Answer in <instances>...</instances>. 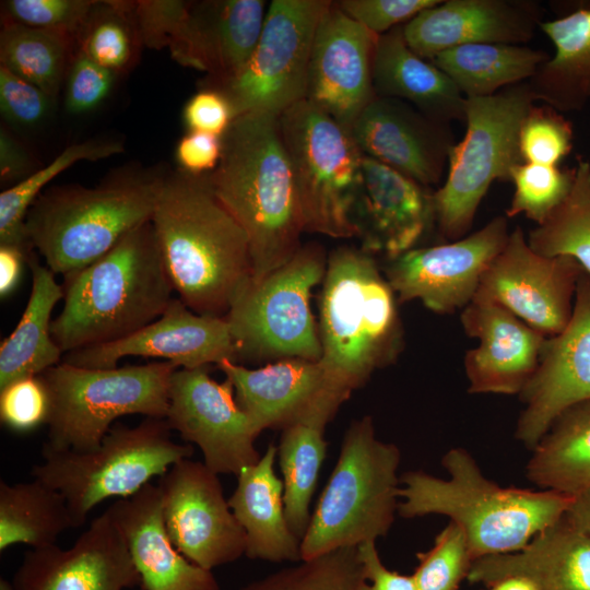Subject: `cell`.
Segmentation results:
<instances>
[{
	"label": "cell",
	"instance_id": "cell-37",
	"mask_svg": "<svg viewBox=\"0 0 590 590\" xmlns=\"http://www.w3.org/2000/svg\"><path fill=\"white\" fill-rule=\"evenodd\" d=\"M329 421L312 417L283 429L278 455L283 475L284 514L291 531L302 540L310 522L309 504L326 457L323 430Z\"/></svg>",
	"mask_w": 590,
	"mask_h": 590
},
{
	"label": "cell",
	"instance_id": "cell-17",
	"mask_svg": "<svg viewBox=\"0 0 590 590\" xmlns=\"http://www.w3.org/2000/svg\"><path fill=\"white\" fill-rule=\"evenodd\" d=\"M165 420L200 448L203 463L216 474L237 475L260 459L255 448L259 433L237 403L232 382L211 378L208 366L173 373Z\"/></svg>",
	"mask_w": 590,
	"mask_h": 590
},
{
	"label": "cell",
	"instance_id": "cell-45",
	"mask_svg": "<svg viewBox=\"0 0 590 590\" xmlns=\"http://www.w3.org/2000/svg\"><path fill=\"white\" fill-rule=\"evenodd\" d=\"M573 128L555 108L532 105L519 130L523 163L558 166L573 148Z\"/></svg>",
	"mask_w": 590,
	"mask_h": 590
},
{
	"label": "cell",
	"instance_id": "cell-43",
	"mask_svg": "<svg viewBox=\"0 0 590 590\" xmlns=\"http://www.w3.org/2000/svg\"><path fill=\"white\" fill-rule=\"evenodd\" d=\"M575 168L520 163L511 170L514 196L506 217L523 214L542 224L566 198L574 182Z\"/></svg>",
	"mask_w": 590,
	"mask_h": 590
},
{
	"label": "cell",
	"instance_id": "cell-36",
	"mask_svg": "<svg viewBox=\"0 0 590 590\" xmlns=\"http://www.w3.org/2000/svg\"><path fill=\"white\" fill-rule=\"evenodd\" d=\"M76 528L64 497L34 479L0 482V552L16 544L39 548L57 544L66 530Z\"/></svg>",
	"mask_w": 590,
	"mask_h": 590
},
{
	"label": "cell",
	"instance_id": "cell-38",
	"mask_svg": "<svg viewBox=\"0 0 590 590\" xmlns=\"http://www.w3.org/2000/svg\"><path fill=\"white\" fill-rule=\"evenodd\" d=\"M73 40L60 33L5 22L0 33L1 66L55 101L66 79Z\"/></svg>",
	"mask_w": 590,
	"mask_h": 590
},
{
	"label": "cell",
	"instance_id": "cell-5",
	"mask_svg": "<svg viewBox=\"0 0 590 590\" xmlns=\"http://www.w3.org/2000/svg\"><path fill=\"white\" fill-rule=\"evenodd\" d=\"M319 300V362L349 396L398 358L403 328L398 298L375 256L339 247L327 259Z\"/></svg>",
	"mask_w": 590,
	"mask_h": 590
},
{
	"label": "cell",
	"instance_id": "cell-3",
	"mask_svg": "<svg viewBox=\"0 0 590 590\" xmlns=\"http://www.w3.org/2000/svg\"><path fill=\"white\" fill-rule=\"evenodd\" d=\"M441 464L447 479L422 471L400 477L398 514L448 517L465 535L473 562L522 550L560 519L573 500L555 491L500 486L461 447L448 450Z\"/></svg>",
	"mask_w": 590,
	"mask_h": 590
},
{
	"label": "cell",
	"instance_id": "cell-31",
	"mask_svg": "<svg viewBox=\"0 0 590 590\" xmlns=\"http://www.w3.org/2000/svg\"><path fill=\"white\" fill-rule=\"evenodd\" d=\"M278 447L243 468L229 507L247 536L246 556L268 562H298L300 540L291 531L283 504V481L274 472Z\"/></svg>",
	"mask_w": 590,
	"mask_h": 590
},
{
	"label": "cell",
	"instance_id": "cell-57",
	"mask_svg": "<svg viewBox=\"0 0 590 590\" xmlns=\"http://www.w3.org/2000/svg\"><path fill=\"white\" fill-rule=\"evenodd\" d=\"M567 515L590 534V488L573 496Z\"/></svg>",
	"mask_w": 590,
	"mask_h": 590
},
{
	"label": "cell",
	"instance_id": "cell-15",
	"mask_svg": "<svg viewBox=\"0 0 590 590\" xmlns=\"http://www.w3.org/2000/svg\"><path fill=\"white\" fill-rule=\"evenodd\" d=\"M165 529L175 547L212 570L246 554L247 536L217 474L203 462L177 461L160 477Z\"/></svg>",
	"mask_w": 590,
	"mask_h": 590
},
{
	"label": "cell",
	"instance_id": "cell-32",
	"mask_svg": "<svg viewBox=\"0 0 590 590\" xmlns=\"http://www.w3.org/2000/svg\"><path fill=\"white\" fill-rule=\"evenodd\" d=\"M32 290L20 321L0 345V388L25 377L39 376L60 363L63 352L52 339L51 312L63 298L55 273L39 263L36 253L27 259Z\"/></svg>",
	"mask_w": 590,
	"mask_h": 590
},
{
	"label": "cell",
	"instance_id": "cell-34",
	"mask_svg": "<svg viewBox=\"0 0 590 590\" xmlns=\"http://www.w3.org/2000/svg\"><path fill=\"white\" fill-rule=\"evenodd\" d=\"M547 59L545 51L524 45L469 44L441 51L430 62L465 98H474L528 82Z\"/></svg>",
	"mask_w": 590,
	"mask_h": 590
},
{
	"label": "cell",
	"instance_id": "cell-49",
	"mask_svg": "<svg viewBox=\"0 0 590 590\" xmlns=\"http://www.w3.org/2000/svg\"><path fill=\"white\" fill-rule=\"evenodd\" d=\"M64 88V106L72 115L98 108L109 96L117 73L101 67L80 49L69 64Z\"/></svg>",
	"mask_w": 590,
	"mask_h": 590
},
{
	"label": "cell",
	"instance_id": "cell-20",
	"mask_svg": "<svg viewBox=\"0 0 590 590\" xmlns=\"http://www.w3.org/2000/svg\"><path fill=\"white\" fill-rule=\"evenodd\" d=\"M378 35L334 2L323 12L311 49L306 99L351 131L376 97L373 60Z\"/></svg>",
	"mask_w": 590,
	"mask_h": 590
},
{
	"label": "cell",
	"instance_id": "cell-47",
	"mask_svg": "<svg viewBox=\"0 0 590 590\" xmlns=\"http://www.w3.org/2000/svg\"><path fill=\"white\" fill-rule=\"evenodd\" d=\"M96 1L9 0L7 22L60 33L78 40Z\"/></svg>",
	"mask_w": 590,
	"mask_h": 590
},
{
	"label": "cell",
	"instance_id": "cell-60",
	"mask_svg": "<svg viewBox=\"0 0 590 590\" xmlns=\"http://www.w3.org/2000/svg\"><path fill=\"white\" fill-rule=\"evenodd\" d=\"M589 93H590V91H589Z\"/></svg>",
	"mask_w": 590,
	"mask_h": 590
},
{
	"label": "cell",
	"instance_id": "cell-28",
	"mask_svg": "<svg viewBox=\"0 0 590 590\" xmlns=\"http://www.w3.org/2000/svg\"><path fill=\"white\" fill-rule=\"evenodd\" d=\"M509 576L538 590H590V534L566 512L522 550L475 559L467 579L488 586Z\"/></svg>",
	"mask_w": 590,
	"mask_h": 590
},
{
	"label": "cell",
	"instance_id": "cell-52",
	"mask_svg": "<svg viewBox=\"0 0 590 590\" xmlns=\"http://www.w3.org/2000/svg\"><path fill=\"white\" fill-rule=\"evenodd\" d=\"M182 117L188 131L222 138L235 119V111L223 92L203 90L188 99Z\"/></svg>",
	"mask_w": 590,
	"mask_h": 590
},
{
	"label": "cell",
	"instance_id": "cell-40",
	"mask_svg": "<svg viewBox=\"0 0 590 590\" xmlns=\"http://www.w3.org/2000/svg\"><path fill=\"white\" fill-rule=\"evenodd\" d=\"M570 191L553 213L527 236L546 257H568L590 274V162L579 160Z\"/></svg>",
	"mask_w": 590,
	"mask_h": 590
},
{
	"label": "cell",
	"instance_id": "cell-10",
	"mask_svg": "<svg viewBox=\"0 0 590 590\" xmlns=\"http://www.w3.org/2000/svg\"><path fill=\"white\" fill-rule=\"evenodd\" d=\"M535 102L528 82L465 98V134L451 146L446 180L433 192L435 224L446 239L464 237L491 185L510 181L512 168L523 163L519 130Z\"/></svg>",
	"mask_w": 590,
	"mask_h": 590
},
{
	"label": "cell",
	"instance_id": "cell-33",
	"mask_svg": "<svg viewBox=\"0 0 590 590\" xmlns=\"http://www.w3.org/2000/svg\"><path fill=\"white\" fill-rule=\"evenodd\" d=\"M539 28L555 52L528 81L536 101L558 111L580 110L590 98V8L542 21Z\"/></svg>",
	"mask_w": 590,
	"mask_h": 590
},
{
	"label": "cell",
	"instance_id": "cell-59",
	"mask_svg": "<svg viewBox=\"0 0 590 590\" xmlns=\"http://www.w3.org/2000/svg\"><path fill=\"white\" fill-rule=\"evenodd\" d=\"M0 590H14L11 581L0 578Z\"/></svg>",
	"mask_w": 590,
	"mask_h": 590
},
{
	"label": "cell",
	"instance_id": "cell-42",
	"mask_svg": "<svg viewBox=\"0 0 590 590\" xmlns=\"http://www.w3.org/2000/svg\"><path fill=\"white\" fill-rule=\"evenodd\" d=\"M76 43L101 67L117 74L126 70L140 42L125 1H96Z\"/></svg>",
	"mask_w": 590,
	"mask_h": 590
},
{
	"label": "cell",
	"instance_id": "cell-16",
	"mask_svg": "<svg viewBox=\"0 0 590 590\" xmlns=\"http://www.w3.org/2000/svg\"><path fill=\"white\" fill-rule=\"evenodd\" d=\"M583 272L571 258L546 257L532 250L517 226L481 278L474 298L498 304L552 337L569 322Z\"/></svg>",
	"mask_w": 590,
	"mask_h": 590
},
{
	"label": "cell",
	"instance_id": "cell-2",
	"mask_svg": "<svg viewBox=\"0 0 590 590\" xmlns=\"http://www.w3.org/2000/svg\"><path fill=\"white\" fill-rule=\"evenodd\" d=\"M179 299L200 315L225 317L252 278L247 235L203 177L163 178L151 217Z\"/></svg>",
	"mask_w": 590,
	"mask_h": 590
},
{
	"label": "cell",
	"instance_id": "cell-6",
	"mask_svg": "<svg viewBox=\"0 0 590 590\" xmlns=\"http://www.w3.org/2000/svg\"><path fill=\"white\" fill-rule=\"evenodd\" d=\"M163 178L128 177L93 188L50 189L27 212V238L55 274L75 273L151 220Z\"/></svg>",
	"mask_w": 590,
	"mask_h": 590
},
{
	"label": "cell",
	"instance_id": "cell-12",
	"mask_svg": "<svg viewBox=\"0 0 590 590\" xmlns=\"http://www.w3.org/2000/svg\"><path fill=\"white\" fill-rule=\"evenodd\" d=\"M305 231L333 238L355 236L353 210L363 153L350 130L306 98L280 115Z\"/></svg>",
	"mask_w": 590,
	"mask_h": 590
},
{
	"label": "cell",
	"instance_id": "cell-19",
	"mask_svg": "<svg viewBox=\"0 0 590 590\" xmlns=\"http://www.w3.org/2000/svg\"><path fill=\"white\" fill-rule=\"evenodd\" d=\"M217 366L259 434L312 417L330 421L350 397L332 382L319 361L282 358L247 368L226 359Z\"/></svg>",
	"mask_w": 590,
	"mask_h": 590
},
{
	"label": "cell",
	"instance_id": "cell-24",
	"mask_svg": "<svg viewBox=\"0 0 590 590\" xmlns=\"http://www.w3.org/2000/svg\"><path fill=\"white\" fill-rule=\"evenodd\" d=\"M435 223L433 192L391 167L363 155L353 210L361 249L391 260L415 248Z\"/></svg>",
	"mask_w": 590,
	"mask_h": 590
},
{
	"label": "cell",
	"instance_id": "cell-18",
	"mask_svg": "<svg viewBox=\"0 0 590 590\" xmlns=\"http://www.w3.org/2000/svg\"><path fill=\"white\" fill-rule=\"evenodd\" d=\"M519 398L523 409L515 438L530 450L563 412L590 400V274L580 275L569 322L546 338L536 369Z\"/></svg>",
	"mask_w": 590,
	"mask_h": 590
},
{
	"label": "cell",
	"instance_id": "cell-50",
	"mask_svg": "<svg viewBox=\"0 0 590 590\" xmlns=\"http://www.w3.org/2000/svg\"><path fill=\"white\" fill-rule=\"evenodd\" d=\"M52 103L39 87L0 66V111L7 122L37 127L48 117Z\"/></svg>",
	"mask_w": 590,
	"mask_h": 590
},
{
	"label": "cell",
	"instance_id": "cell-44",
	"mask_svg": "<svg viewBox=\"0 0 590 590\" xmlns=\"http://www.w3.org/2000/svg\"><path fill=\"white\" fill-rule=\"evenodd\" d=\"M416 556L418 565L413 577L417 590H458L473 563L465 535L450 521L434 545Z\"/></svg>",
	"mask_w": 590,
	"mask_h": 590
},
{
	"label": "cell",
	"instance_id": "cell-35",
	"mask_svg": "<svg viewBox=\"0 0 590 590\" xmlns=\"http://www.w3.org/2000/svg\"><path fill=\"white\" fill-rule=\"evenodd\" d=\"M531 451L526 473L539 488L569 496L590 488V400L563 412Z\"/></svg>",
	"mask_w": 590,
	"mask_h": 590
},
{
	"label": "cell",
	"instance_id": "cell-39",
	"mask_svg": "<svg viewBox=\"0 0 590 590\" xmlns=\"http://www.w3.org/2000/svg\"><path fill=\"white\" fill-rule=\"evenodd\" d=\"M122 151V144L115 140L92 139L75 143L66 148L46 166L3 190L0 194V245L15 246L31 255L33 247L27 238L25 219L42 189L78 162H95Z\"/></svg>",
	"mask_w": 590,
	"mask_h": 590
},
{
	"label": "cell",
	"instance_id": "cell-23",
	"mask_svg": "<svg viewBox=\"0 0 590 590\" xmlns=\"http://www.w3.org/2000/svg\"><path fill=\"white\" fill-rule=\"evenodd\" d=\"M351 133L363 155L428 188L439 182L455 144L448 123L406 102L378 96L358 116Z\"/></svg>",
	"mask_w": 590,
	"mask_h": 590
},
{
	"label": "cell",
	"instance_id": "cell-46",
	"mask_svg": "<svg viewBox=\"0 0 590 590\" xmlns=\"http://www.w3.org/2000/svg\"><path fill=\"white\" fill-rule=\"evenodd\" d=\"M140 44L167 47L173 56L187 31L190 2L174 0L125 1Z\"/></svg>",
	"mask_w": 590,
	"mask_h": 590
},
{
	"label": "cell",
	"instance_id": "cell-21",
	"mask_svg": "<svg viewBox=\"0 0 590 590\" xmlns=\"http://www.w3.org/2000/svg\"><path fill=\"white\" fill-rule=\"evenodd\" d=\"M11 582L14 590H126L141 579L106 509L69 548L54 544L27 551Z\"/></svg>",
	"mask_w": 590,
	"mask_h": 590
},
{
	"label": "cell",
	"instance_id": "cell-1",
	"mask_svg": "<svg viewBox=\"0 0 590 590\" xmlns=\"http://www.w3.org/2000/svg\"><path fill=\"white\" fill-rule=\"evenodd\" d=\"M222 144L219 165L202 177L245 231L252 279H260L298 251L305 231L280 116L239 115Z\"/></svg>",
	"mask_w": 590,
	"mask_h": 590
},
{
	"label": "cell",
	"instance_id": "cell-25",
	"mask_svg": "<svg viewBox=\"0 0 590 590\" xmlns=\"http://www.w3.org/2000/svg\"><path fill=\"white\" fill-rule=\"evenodd\" d=\"M460 320L465 334L479 342L463 359L468 391L519 396L536 369L547 337L483 299L465 306Z\"/></svg>",
	"mask_w": 590,
	"mask_h": 590
},
{
	"label": "cell",
	"instance_id": "cell-29",
	"mask_svg": "<svg viewBox=\"0 0 590 590\" xmlns=\"http://www.w3.org/2000/svg\"><path fill=\"white\" fill-rule=\"evenodd\" d=\"M266 14L263 0L191 4L185 40L176 61L208 72L221 84L233 79L255 51Z\"/></svg>",
	"mask_w": 590,
	"mask_h": 590
},
{
	"label": "cell",
	"instance_id": "cell-55",
	"mask_svg": "<svg viewBox=\"0 0 590 590\" xmlns=\"http://www.w3.org/2000/svg\"><path fill=\"white\" fill-rule=\"evenodd\" d=\"M34 162L27 150L3 127L0 129V178L19 181L34 173Z\"/></svg>",
	"mask_w": 590,
	"mask_h": 590
},
{
	"label": "cell",
	"instance_id": "cell-53",
	"mask_svg": "<svg viewBox=\"0 0 590 590\" xmlns=\"http://www.w3.org/2000/svg\"><path fill=\"white\" fill-rule=\"evenodd\" d=\"M222 138L188 131L176 146V160L184 173L202 177L213 172L222 156Z\"/></svg>",
	"mask_w": 590,
	"mask_h": 590
},
{
	"label": "cell",
	"instance_id": "cell-22",
	"mask_svg": "<svg viewBox=\"0 0 590 590\" xmlns=\"http://www.w3.org/2000/svg\"><path fill=\"white\" fill-rule=\"evenodd\" d=\"M126 356L160 357L178 368L237 363V350L225 317L200 315L179 298L164 314L119 341L67 353L63 362L85 368H114Z\"/></svg>",
	"mask_w": 590,
	"mask_h": 590
},
{
	"label": "cell",
	"instance_id": "cell-14",
	"mask_svg": "<svg viewBox=\"0 0 590 590\" xmlns=\"http://www.w3.org/2000/svg\"><path fill=\"white\" fill-rule=\"evenodd\" d=\"M503 215L458 240L413 248L387 260L382 269L398 302L418 299L437 314L462 310L474 298L481 278L509 237Z\"/></svg>",
	"mask_w": 590,
	"mask_h": 590
},
{
	"label": "cell",
	"instance_id": "cell-4",
	"mask_svg": "<svg viewBox=\"0 0 590 590\" xmlns=\"http://www.w3.org/2000/svg\"><path fill=\"white\" fill-rule=\"evenodd\" d=\"M62 287L63 306L50 331L66 354L139 331L164 314L175 291L151 220L64 276Z\"/></svg>",
	"mask_w": 590,
	"mask_h": 590
},
{
	"label": "cell",
	"instance_id": "cell-56",
	"mask_svg": "<svg viewBox=\"0 0 590 590\" xmlns=\"http://www.w3.org/2000/svg\"><path fill=\"white\" fill-rule=\"evenodd\" d=\"M30 255L19 247L0 245V295L8 296L17 285Z\"/></svg>",
	"mask_w": 590,
	"mask_h": 590
},
{
	"label": "cell",
	"instance_id": "cell-30",
	"mask_svg": "<svg viewBox=\"0 0 590 590\" xmlns=\"http://www.w3.org/2000/svg\"><path fill=\"white\" fill-rule=\"evenodd\" d=\"M373 84L376 96L406 102L434 120H464L465 97L444 71L408 46L403 25L378 36Z\"/></svg>",
	"mask_w": 590,
	"mask_h": 590
},
{
	"label": "cell",
	"instance_id": "cell-41",
	"mask_svg": "<svg viewBox=\"0 0 590 590\" xmlns=\"http://www.w3.org/2000/svg\"><path fill=\"white\" fill-rule=\"evenodd\" d=\"M366 581L357 546L300 560L240 590H359Z\"/></svg>",
	"mask_w": 590,
	"mask_h": 590
},
{
	"label": "cell",
	"instance_id": "cell-54",
	"mask_svg": "<svg viewBox=\"0 0 590 590\" xmlns=\"http://www.w3.org/2000/svg\"><path fill=\"white\" fill-rule=\"evenodd\" d=\"M366 581L359 590H417L413 575L388 569L380 559L376 542L357 546Z\"/></svg>",
	"mask_w": 590,
	"mask_h": 590
},
{
	"label": "cell",
	"instance_id": "cell-58",
	"mask_svg": "<svg viewBox=\"0 0 590 590\" xmlns=\"http://www.w3.org/2000/svg\"><path fill=\"white\" fill-rule=\"evenodd\" d=\"M486 587L485 590H538L530 579L521 576L505 577Z\"/></svg>",
	"mask_w": 590,
	"mask_h": 590
},
{
	"label": "cell",
	"instance_id": "cell-8",
	"mask_svg": "<svg viewBox=\"0 0 590 590\" xmlns=\"http://www.w3.org/2000/svg\"><path fill=\"white\" fill-rule=\"evenodd\" d=\"M169 362L114 368L59 363L39 375L50 396L48 435L43 449L90 451L125 415L165 418L173 373Z\"/></svg>",
	"mask_w": 590,
	"mask_h": 590
},
{
	"label": "cell",
	"instance_id": "cell-7",
	"mask_svg": "<svg viewBox=\"0 0 590 590\" xmlns=\"http://www.w3.org/2000/svg\"><path fill=\"white\" fill-rule=\"evenodd\" d=\"M400 459L396 445L376 437L370 416L352 422L300 540L302 560L388 533L398 512Z\"/></svg>",
	"mask_w": 590,
	"mask_h": 590
},
{
	"label": "cell",
	"instance_id": "cell-9",
	"mask_svg": "<svg viewBox=\"0 0 590 590\" xmlns=\"http://www.w3.org/2000/svg\"><path fill=\"white\" fill-rule=\"evenodd\" d=\"M170 430L165 418L145 417L132 427L119 424L90 451L43 449L32 475L64 497L79 528L98 504L134 495L192 456V446L176 442Z\"/></svg>",
	"mask_w": 590,
	"mask_h": 590
},
{
	"label": "cell",
	"instance_id": "cell-26",
	"mask_svg": "<svg viewBox=\"0 0 590 590\" xmlns=\"http://www.w3.org/2000/svg\"><path fill=\"white\" fill-rule=\"evenodd\" d=\"M541 14L540 5L532 1H440L405 23L403 36L416 55L430 61L462 45H523L534 36Z\"/></svg>",
	"mask_w": 590,
	"mask_h": 590
},
{
	"label": "cell",
	"instance_id": "cell-27",
	"mask_svg": "<svg viewBox=\"0 0 590 590\" xmlns=\"http://www.w3.org/2000/svg\"><path fill=\"white\" fill-rule=\"evenodd\" d=\"M107 510L125 536L142 590H220L212 571L189 560L170 541L158 485L149 483Z\"/></svg>",
	"mask_w": 590,
	"mask_h": 590
},
{
	"label": "cell",
	"instance_id": "cell-51",
	"mask_svg": "<svg viewBox=\"0 0 590 590\" xmlns=\"http://www.w3.org/2000/svg\"><path fill=\"white\" fill-rule=\"evenodd\" d=\"M441 0H342L334 2L349 17L380 36L404 25Z\"/></svg>",
	"mask_w": 590,
	"mask_h": 590
},
{
	"label": "cell",
	"instance_id": "cell-13",
	"mask_svg": "<svg viewBox=\"0 0 590 590\" xmlns=\"http://www.w3.org/2000/svg\"><path fill=\"white\" fill-rule=\"evenodd\" d=\"M326 0H273L261 36L245 67L220 88L235 118L247 113L280 116L306 98L308 69Z\"/></svg>",
	"mask_w": 590,
	"mask_h": 590
},
{
	"label": "cell",
	"instance_id": "cell-11",
	"mask_svg": "<svg viewBox=\"0 0 590 590\" xmlns=\"http://www.w3.org/2000/svg\"><path fill=\"white\" fill-rule=\"evenodd\" d=\"M326 268L323 250L310 244L267 275L249 280L225 316L237 361L320 359L310 296Z\"/></svg>",
	"mask_w": 590,
	"mask_h": 590
},
{
	"label": "cell",
	"instance_id": "cell-48",
	"mask_svg": "<svg viewBox=\"0 0 590 590\" xmlns=\"http://www.w3.org/2000/svg\"><path fill=\"white\" fill-rule=\"evenodd\" d=\"M50 396L40 376L17 379L0 388V421L13 432H31L47 424Z\"/></svg>",
	"mask_w": 590,
	"mask_h": 590
}]
</instances>
